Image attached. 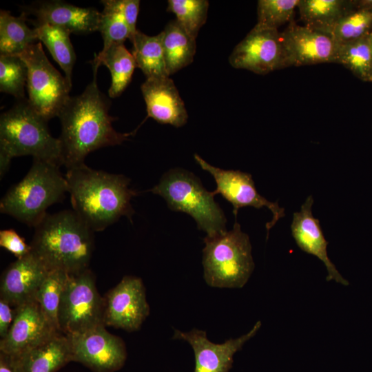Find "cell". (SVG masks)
Masks as SVG:
<instances>
[{"label": "cell", "instance_id": "1", "mask_svg": "<svg viewBox=\"0 0 372 372\" xmlns=\"http://www.w3.org/2000/svg\"><path fill=\"white\" fill-rule=\"evenodd\" d=\"M98 69L83 92L69 99L59 118L61 133V161L67 169L84 164L86 156L99 148L121 145L131 133L115 130L109 114L110 101L96 83Z\"/></svg>", "mask_w": 372, "mask_h": 372}, {"label": "cell", "instance_id": "2", "mask_svg": "<svg viewBox=\"0 0 372 372\" xmlns=\"http://www.w3.org/2000/svg\"><path fill=\"white\" fill-rule=\"evenodd\" d=\"M73 211L94 231L104 230L122 216L132 219L131 199L137 193L129 187L130 179L89 167L85 163L65 176Z\"/></svg>", "mask_w": 372, "mask_h": 372}, {"label": "cell", "instance_id": "3", "mask_svg": "<svg viewBox=\"0 0 372 372\" xmlns=\"http://www.w3.org/2000/svg\"><path fill=\"white\" fill-rule=\"evenodd\" d=\"M34 228L32 252L48 270L72 274L88 268L94 231L74 211L47 214Z\"/></svg>", "mask_w": 372, "mask_h": 372}, {"label": "cell", "instance_id": "4", "mask_svg": "<svg viewBox=\"0 0 372 372\" xmlns=\"http://www.w3.org/2000/svg\"><path fill=\"white\" fill-rule=\"evenodd\" d=\"M48 121L39 115L28 99L18 100L0 117V176H3L14 157L33 158L62 165L59 138L53 137Z\"/></svg>", "mask_w": 372, "mask_h": 372}, {"label": "cell", "instance_id": "5", "mask_svg": "<svg viewBox=\"0 0 372 372\" xmlns=\"http://www.w3.org/2000/svg\"><path fill=\"white\" fill-rule=\"evenodd\" d=\"M59 165L34 158L25 177L1 198L0 211L35 227L47 209L63 200L68 192L66 178Z\"/></svg>", "mask_w": 372, "mask_h": 372}, {"label": "cell", "instance_id": "6", "mask_svg": "<svg viewBox=\"0 0 372 372\" xmlns=\"http://www.w3.org/2000/svg\"><path fill=\"white\" fill-rule=\"evenodd\" d=\"M203 242L202 263L207 285L216 288L243 287L255 264L249 236L237 221L231 230L206 236Z\"/></svg>", "mask_w": 372, "mask_h": 372}, {"label": "cell", "instance_id": "7", "mask_svg": "<svg viewBox=\"0 0 372 372\" xmlns=\"http://www.w3.org/2000/svg\"><path fill=\"white\" fill-rule=\"evenodd\" d=\"M149 191L163 197L170 209L190 215L207 236L227 230L226 217L214 200V194L208 192L193 173L171 169Z\"/></svg>", "mask_w": 372, "mask_h": 372}, {"label": "cell", "instance_id": "8", "mask_svg": "<svg viewBox=\"0 0 372 372\" xmlns=\"http://www.w3.org/2000/svg\"><path fill=\"white\" fill-rule=\"evenodd\" d=\"M104 308V297L89 268L68 274L58 312L60 332L68 335L105 326Z\"/></svg>", "mask_w": 372, "mask_h": 372}, {"label": "cell", "instance_id": "9", "mask_svg": "<svg viewBox=\"0 0 372 372\" xmlns=\"http://www.w3.org/2000/svg\"><path fill=\"white\" fill-rule=\"evenodd\" d=\"M28 67V102L46 121L59 116L70 98L72 86L51 64L40 42L29 46L19 55Z\"/></svg>", "mask_w": 372, "mask_h": 372}, {"label": "cell", "instance_id": "10", "mask_svg": "<svg viewBox=\"0 0 372 372\" xmlns=\"http://www.w3.org/2000/svg\"><path fill=\"white\" fill-rule=\"evenodd\" d=\"M230 65L258 74H267L289 66L280 32L256 25L235 47Z\"/></svg>", "mask_w": 372, "mask_h": 372}, {"label": "cell", "instance_id": "11", "mask_svg": "<svg viewBox=\"0 0 372 372\" xmlns=\"http://www.w3.org/2000/svg\"><path fill=\"white\" fill-rule=\"evenodd\" d=\"M72 361L79 362L93 372H116L127 360L125 342L108 332L105 326L67 335Z\"/></svg>", "mask_w": 372, "mask_h": 372}, {"label": "cell", "instance_id": "12", "mask_svg": "<svg viewBox=\"0 0 372 372\" xmlns=\"http://www.w3.org/2000/svg\"><path fill=\"white\" fill-rule=\"evenodd\" d=\"M104 324L128 332L138 331L149 315L142 279L125 276L104 296Z\"/></svg>", "mask_w": 372, "mask_h": 372}, {"label": "cell", "instance_id": "13", "mask_svg": "<svg viewBox=\"0 0 372 372\" xmlns=\"http://www.w3.org/2000/svg\"><path fill=\"white\" fill-rule=\"evenodd\" d=\"M194 156L200 167L214 177L216 183V189L212 192L214 195L221 194L231 203L236 218L238 209L247 206L256 209L265 207L271 211L273 218L266 224L267 238L271 228L285 216V209L280 207L277 202H271L258 194L250 174L240 170L222 169L211 165L197 154Z\"/></svg>", "mask_w": 372, "mask_h": 372}, {"label": "cell", "instance_id": "14", "mask_svg": "<svg viewBox=\"0 0 372 372\" xmlns=\"http://www.w3.org/2000/svg\"><path fill=\"white\" fill-rule=\"evenodd\" d=\"M261 325L258 321L248 333L221 344L212 342L205 331L195 328L186 332L174 329L173 339L187 342L192 347L195 359L194 372H229L234 354L256 335Z\"/></svg>", "mask_w": 372, "mask_h": 372}, {"label": "cell", "instance_id": "15", "mask_svg": "<svg viewBox=\"0 0 372 372\" xmlns=\"http://www.w3.org/2000/svg\"><path fill=\"white\" fill-rule=\"evenodd\" d=\"M280 35L289 66L335 63L338 43L329 34L292 21Z\"/></svg>", "mask_w": 372, "mask_h": 372}, {"label": "cell", "instance_id": "16", "mask_svg": "<svg viewBox=\"0 0 372 372\" xmlns=\"http://www.w3.org/2000/svg\"><path fill=\"white\" fill-rule=\"evenodd\" d=\"M14 315L7 335L0 340V351L18 357L44 342L55 331L32 300L14 308Z\"/></svg>", "mask_w": 372, "mask_h": 372}, {"label": "cell", "instance_id": "17", "mask_svg": "<svg viewBox=\"0 0 372 372\" xmlns=\"http://www.w3.org/2000/svg\"><path fill=\"white\" fill-rule=\"evenodd\" d=\"M50 270L32 251L12 262L2 273L0 299L16 307L34 300Z\"/></svg>", "mask_w": 372, "mask_h": 372}, {"label": "cell", "instance_id": "18", "mask_svg": "<svg viewBox=\"0 0 372 372\" xmlns=\"http://www.w3.org/2000/svg\"><path fill=\"white\" fill-rule=\"evenodd\" d=\"M313 204V196H309L300 210L293 213L291 224L292 236L302 251L315 256L324 263L327 271V281L334 280L348 286L349 282L342 277L328 256V242L324 236L320 220L312 214Z\"/></svg>", "mask_w": 372, "mask_h": 372}, {"label": "cell", "instance_id": "19", "mask_svg": "<svg viewBox=\"0 0 372 372\" xmlns=\"http://www.w3.org/2000/svg\"><path fill=\"white\" fill-rule=\"evenodd\" d=\"M147 117L158 123L180 127L188 114L183 99L169 76L146 79L141 86Z\"/></svg>", "mask_w": 372, "mask_h": 372}, {"label": "cell", "instance_id": "20", "mask_svg": "<svg viewBox=\"0 0 372 372\" xmlns=\"http://www.w3.org/2000/svg\"><path fill=\"white\" fill-rule=\"evenodd\" d=\"M25 10L36 17V24L48 23L77 34L99 30L101 12L94 8L78 7L56 0L40 1Z\"/></svg>", "mask_w": 372, "mask_h": 372}, {"label": "cell", "instance_id": "21", "mask_svg": "<svg viewBox=\"0 0 372 372\" xmlns=\"http://www.w3.org/2000/svg\"><path fill=\"white\" fill-rule=\"evenodd\" d=\"M15 358L21 372H56L72 362L68 338L61 332Z\"/></svg>", "mask_w": 372, "mask_h": 372}, {"label": "cell", "instance_id": "22", "mask_svg": "<svg viewBox=\"0 0 372 372\" xmlns=\"http://www.w3.org/2000/svg\"><path fill=\"white\" fill-rule=\"evenodd\" d=\"M101 65H105L110 71L109 96H119L130 83L134 70L137 68L132 54L127 50L124 43H113L95 56L92 67L98 69Z\"/></svg>", "mask_w": 372, "mask_h": 372}, {"label": "cell", "instance_id": "23", "mask_svg": "<svg viewBox=\"0 0 372 372\" xmlns=\"http://www.w3.org/2000/svg\"><path fill=\"white\" fill-rule=\"evenodd\" d=\"M355 3V0H299L297 8L305 26L329 34Z\"/></svg>", "mask_w": 372, "mask_h": 372}, {"label": "cell", "instance_id": "24", "mask_svg": "<svg viewBox=\"0 0 372 372\" xmlns=\"http://www.w3.org/2000/svg\"><path fill=\"white\" fill-rule=\"evenodd\" d=\"M162 32L166 70L169 76L192 63L196 41L187 34L176 19L169 21Z\"/></svg>", "mask_w": 372, "mask_h": 372}, {"label": "cell", "instance_id": "25", "mask_svg": "<svg viewBox=\"0 0 372 372\" xmlns=\"http://www.w3.org/2000/svg\"><path fill=\"white\" fill-rule=\"evenodd\" d=\"M132 55L136 67L146 79L169 76L167 73L163 48V32L149 36L137 30L131 41Z\"/></svg>", "mask_w": 372, "mask_h": 372}, {"label": "cell", "instance_id": "26", "mask_svg": "<svg viewBox=\"0 0 372 372\" xmlns=\"http://www.w3.org/2000/svg\"><path fill=\"white\" fill-rule=\"evenodd\" d=\"M39 41L36 31L25 23V14L14 17L9 11L0 12V55H19Z\"/></svg>", "mask_w": 372, "mask_h": 372}, {"label": "cell", "instance_id": "27", "mask_svg": "<svg viewBox=\"0 0 372 372\" xmlns=\"http://www.w3.org/2000/svg\"><path fill=\"white\" fill-rule=\"evenodd\" d=\"M38 40L45 44L54 59L65 73V77L72 86V69L76 55L70 34L66 30L48 23L35 25Z\"/></svg>", "mask_w": 372, "mask_h": 372}, {"label": "cell", "instance_id": "28", "mask_svg": "<svg viewBox=\"0 0 372 372\" xmlns=\"http://www.w3.org/2000/svg\"><path fill=\"white\" fill-rule=\"evenodd\" d=\"M372 32V0H355L354 7L329 34L338 43L361 38Z\"/></svg>", "mask_w": 372, "mask_h": 372}, {"label": "cell", "instance_id": "29", "mask_svg": "<svg viewBox=\"0 0 372 372\" xmlns=\"http://www.w3.org/2000/svg\"><path fill=\"white\" fill-rule=\"evenodd\" d=\"M335 63L342 64L362 81L372 83L370 34L338 43Z\"/></svg>", "mask_w": 372, "mask_h": 372}, {"label": "cell", "instance_id": "30", "mask_svg": "<svg viewBox=\"0 0 372 372\" xmlns=\"http://www.w3.org/2000/svg\"><path fill=\"white\" fill-rule=\"evenodd\" d=\"M68 273L59 270H50L38 291L34 300L52 327L60 332L58 324V312L62 292Z\"/></svg>", "mask_w": 372, "mask_h": 372}, {"label": "cell", "instance_id": "31", "mask_svg": "<svg viewBox=\"0 0 372 372\" xmlns=\"http://www.w3.org/2000/svg\"><path fill=\"white\" fill-rule=\"evenodd\" d=\"M101 3L104 8L101 12L98 31L103 40V49L130 39V32L121 9L120 0H104Z\"/></svg>", "mask_w": 372, "mask_h": 372}, {"label": "cell", "instance_id": "32", "mask_svg": "<svg viewBox=\"0 0 372 372\" xmlns=\"http://www.w3.org/2000/svg\"><path fill=\"white\" fill-rule=\"evenodd\" d=\"M207 0H169L167 11L174 13L176 20L192 38L196 40L200 28L207 18Z\"/></svg>", "mask_w": 372, "mask_h": 372}, {"label": "cell", "instance_id": "33", "mask_svg": "<svg viewBox=\"0 0 372 372\" xmlns=\"http://www.w3.org/2000/svg\"><path fill=\"white\" fill-rule=\"evenodd\" d=\"M28 67L19 55H0V91L18 100L25 99Z\"/></svg>", "mask_w": 372, "mask_h": 372}, {"label": "cell", "instance_id": "34", "mask_svg": "<svg viewBox=\"0 0 372 372\" xmlns=\"http://www.w3.org/2000/svg\"><path fill=\"white\" fill-rule=\"evenodd\" d=\"M299 0H259L258 21L256 25L269 29L278 28L293 21L295 8Z\"/></svg>", "mask_w": 372, "mask_h": 372}, {"label": "cell", "instance_id": "35", "mask_svg": "<svg viewBox=\"0 0 372 372\" xmlns=\"http://www.w3.org/2000/svg\"><path fill=\"white\" fill-rule=\"evenodd\" d=\"M0 245L12 253L17 259L26 256L32 251L30 245H28L12 229L0 231Z\"/></svg>", "mask_w": 372, "mask_h": 372}, {"label": "cell", "instance_id": "36", "mask_svg": "<svg viewBox=\"0 0 372 372\" xmlns=\"http://www.w3.org/2000/svg\"><path fill=\"white\" fill-rule=\"evenodd\" d=\"M139 5L140 1L138 0H120L121 9L130 32V41H132L138 30L136 29V21Z\"/></svg>", "mask_w": 372, "mask_h": 372}, {"label": "cell", "instance_id": "37", "mask_svg": "<svg viewBox=\"0 0 372 372\" xmlns=\"http://www.w3.org/2000/svg\"><path fill=\"white\" fill-rule=\"evenodd\" d=\"M3 299H0V338L3 339L8 334L12 325L14 309Z\"/></svg>", "mask_w": 372, "mask_h": 372}, {"label": "cell", "instance_id": "38", "mask_svg": "<svg viewBox=\"0 0 372 372\" xmlns=\"http://www.w3.org/2000/svg\"><path fill=\"white\" fill-rule=\"evenodd\" d=\"M0 372H21L17 358L0 351Z\"/></svg>", "mask_w": 372, "mask_h": 372}, {"label": "cell", "instance_id": "39", "mask_svg": "<svg viewBox=\"0 0 372 372\" xmlns=\"http://www.w3.org/2000/svg\"><path fill=\"white\" fill-rule=\"evenodd\" d=\"M370 39H371V51H372V32L370 33Z\"/></svg>", "mask_w": 372, "mask_h": 372}]
</instances>
